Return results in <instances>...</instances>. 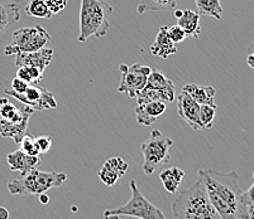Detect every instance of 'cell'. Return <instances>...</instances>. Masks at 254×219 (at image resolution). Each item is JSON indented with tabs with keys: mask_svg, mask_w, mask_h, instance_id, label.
I'll return each mask as SVG.
<instances>
[{
	"mask_svg": "<svg viewBox=\"0 0 254 219\" xmlns=\"http://www.w3.org/2000/svg\"><path fill=\"white\" fill-rule=\"evenodd\" d=\"M147 87L149 88H154V89H159V91L165 92L167 94L168 97L172 98L175 101V85H173L172 81L170 78L166 77L162 72H159L157 70H152V72L149 73L148 76V81H147Z\"/></svg>",
	"mask_w": 254,
	"mask_h": 219,
	"instance_id": "ffe728a7",
	"label": "cell"
},
{
	"mask_svg": "<svg viewBox=\"0 0 254 219\" xmlns=\"http://www.w3.org/2000/svg\"><path fill=\"white\" fill-rule=\"evenodd\" d=\"M249 52H254V43H252V44L248 47V50H247V53H249Z\"/></svg>",
	"mask_w": 254,
	"mask_h": 219,
	"instance_id": "f35d334b",
	"label": "cell"
},
{
	"mask_svg": "<svg viewBox=\"0 0 254 219\" xmlns=\"http://www.w3.org/2000/svg\"><path fill=\"white\" fill-rule=\"evenodd\" d=\"M25 13L29 17L39 18V19H51L52 13L48 9L45 0H32L28 5L25 6Z\"/></svg>",
	"mask_w": 254,
	"mask_h": 219,
	"instance_id": "d4e9b609",
	"label": "cell"
},
{
	"mask_svg": "<svg viewBox=\"0 0 254 219\" xmlns=\"http://www.w3.org/2000/svg\"><path fill=\"white\" fill-rule=\"evenodd\" d=\"M167 36H168V38H170L171 41L175 43V44L184 42L185 39L187 38L186 33H185L184 29H182L179 24L167 27Z\"/></svg>",
	"mask_w": 254,
	"mask_h": 219,
	"instance_id": "f1b7e54d",
	"label": "cell"
},
{
	"mask_svg": "<svg viewBox=\"0 0 254 219\" xmlns=\"http://www.w3.org/2000/svg\"><path fill=\"white\" fill-rule=\"evenodd\" d=\"M0 117L11 122H18L23 117V108H18L8 97L0 98Z\"/></svg>",
	"mask_w": 254,
	"mask_h": 219,
	"instance_id": "cb8c5ba5",
	"label": "cell"
},
{
	"mask_svg": "<svg viewBox=\"0 0 254 219\" xmlns=\"http://www.w3.org/2000/svg\"><path fill=\"white\" fill-rule=\"evenodd\" d=\"M175 15L177 18V24L184 29L186 37H193L198 38L201 34V27H200V17L197 11L186 9V10H176Z\"/></svg>",
	"mask_w": 254,
	"mask_h": 219,
	"instance_id": "2e32d148",
	"label": "cell"
},
{
	"mask_svg": "<svg viewBox=\"0 0 254 219\" xmlns=\"http://www.w3.org/2000/svg\"><path fill=\"white\" fill-rule=\"evenodd\" d=\"M19 149L22 151H24L25 154H28V155L39 156V151L36 145V137H33L32 135H28V133H25L24 137L20 140Z\"/></svg>",
	"mask_w": 254,
	"mask_h": 219,
	"instance_id": "83f0119b",
	"label": "cell"
},
{
	"mask_svg": "<svg viewBox=\"0 0 254 219\" xmlns=\"http://www.w3.org/2000/svg\"><path fill=\"white\" fill-rule=\"evenodd\" d=\"M176 6V0H140L137 11L139 15H144L149 11L175 10Z\"/></svg>",
	"mask_w": 254,
	"mask_h": 219,
	"instance_id": "7402d4cb",
	"label": "cell"
},
{
	"mask_svg": "<svg viewBox=\"0 0 254 219\" xmlns=\"http://www.w3.org/2000/svg\"><path fill=\"white\" fill-rule=\"evenodd\" d=\"M4 93L6 96L14 97L15 100L22 102L24 106L31 107L34 111H42V110L57 107V101L52 92L47 91L38 85H29L24 93H15L11 89H6Z\"/></svg>",
	"mask_w": 254,
	"mask_h": 219,
	"instance_id": "9c48e42d",
	"label": "cell"
},
{
	"mask_svg": "<svg viewBox=\"0 0 254 219\" xmlns=\"http://www.w3.org/2000/svg\"><path fill=\"white\" fill-rule=\"evenodd\" d=\"M151 53L152 56L161 57L163 59H167L168 57L177 53L176 44L167 36V25H163L159 28L153 44L151 45Z\"/></svg>",
	"mask_w": 254,
	"mask_h": 219,
	"instance_id": "e0dca14e",
	"label": "cell"
},
{
	"mask_svg": "<svg viewBox=\"0 0 254 219\" xmlns=\"http://www.w3.org/2000/svg\"><path fill=\"white\" fill-rule=\"evenodd\" d=\"M34 110H32L28 106L23 107V117L20 121L11 122L8 120L0 119V136L5 139H13L17 145H19L20 140L24 137L28 129L29 119L34 114Z\"/></svg>",
	"mask_w": 254,
	"mask_h": 219,
	"instance_id": "8fae6325",
	"label": "cell"
},
{
	"mask_svg": "<svg viewBox=\"0 0 254 219\" xmlns=\"http://www.w3.org/2000/svg\"><path fill=\"white\" fill-rule=\"evenodd\" d=\"M28 86L29 84L20 80L19 77L13 78V81H11V91H14L15 93H24L25 89L28 88Z\"/></svg>",
	"mask_w": 254,
	"mask_h": 219,
	"instance_id": "d6a6232c",
	"label": "cell"
},
{
	"mask_svg": "<svg viewBox=\"0 0 254 219\" xmlns=\"http://www.w3.org/2000/svg\"><path fill=\"white\" fill-rule=\"evenodd\" d=\"M36 145L39 154L47 153L52 146V137L50 135H39L36 137Z\"/></svg>",
	"mask_w": 254,
	"mask_h": 219,
	"instance_id": "f546056e",
	"label": "cell"
},
{
	"mask_svg": "<svg viewBox=\"0 0 254 219\" xmlns=\"http://www.w3.org/2000/svg\"><path fill=\"white\" fill-rule=\"evenodd\" d=\"M216 115V105H200V122L202 129H210L214 126Z\"/></svg>",
	"mask_w": 254,
	"mask_h": 219,
	"instance_id": "4316f807",
	"label": "cell"
},
{
	"mask_svg": "<svg viewBox=\"0 0 254 219\" xmlns=\"http://www.w3.org/2000/svg\"><path fill=\"white\" fill-rule=\"evenodd\" d=\"M104 219H140V218L123 216V214H104Z\"/></svg>",
	"mask_w": 254,
	"mask_h": 219,
	"instance_id": "836d02e7",
	"label": "cell"
},
{
	"mask_svg": "<svg viewBox=\"0 0 254 219\" xmlns=\"http://www.w3.org/2000/svg\"><path fill=\"white\" fill-rule=\"evenodd\" d=\"M129 185L131 190L130 199L120 207L108 209L104 214H123L140 219H166L165 213L142 194L140 189L137 186V181L130 180Z\"/></svg>",
	"mask_w": 254,
	"mask_h": 219,
	"instance_id": "52a82bcc",
	"label": "cell"
},
{
	"mask_svg": "<svg viewBox=\"0 0 254 219\" xmlns=\"http://www.w3.org/2000/svg\"><path fill=\"white\" fill-rule=\"evenodd\" d=\"M9 216H10V213H9L8 209L5 207H0V219H9Z\"/></svg>",
	"mask_w": 254,
	"mask_h": 219,
	"instance_id": "d590c367",
	"label": "cell"
},
{
	"mask_svg": "<svg viewBox=\"0 0 254 219\" xmlns=\"http://www.w3.org/2000/svg\"><path fill=\"white\" fill-rule=\"evenodd\" d=\"M113 11V6L105 0H81L78 42L85 43L91 37H105L109 32Z\"/></svg>",
	"mask_w": 254,
	"mask_h": 219,
	"instance_id": "3957f363",
	"label": "cell"
},
{
	"mask_svg": "<svg viewBox=\"0 0 254 219\" xmlns=\"http://www.w3.org/2000/svg\"><path fill=\"white\" fill-rule=\"evenodd\" d=\"M197 13L204 17H211L220 20L223 14V6L220 0H195Z\"/></svg>",
	"mask_w": 254,
	"mask_h": 219,
	"instance_id": "603a6c76",
	"label": "cell"
},
{
	"mask_svg": "<svg viewBox=\"0 0 254 219\" xmlns=\"http://www.w3.org/2000/svg\"><path fill=\"white\" fill-rule=\"evenodd\" d=\"M166 108H167V103L163 101H151V102L137 105L135 115H137L138 124L143 126L152 125L165 114Z\"/></svg>",
	"mask_w": 254,
	"mask_h": 219,
	"instance_id": "9a60e30c",
	"label": "cell"
},
{
	"mask_svg": "<svg viewBox=\"0 0 254 219\" xmlns=\"http://www.w3.org/2000/svg\"><path fill=\"white\" fill-rule=\"evenodd\" d=\"M240 200H242V204L247 209L251 208V207H254V183L249 186L248 190H246L244 193L240 194Z\"/></svg>",
	"mask_w": 254,
	"mask_h": 219,
	"instance_id": "4dcf8cb0",
	"label": "cell"
},
{
	"mask_svg": "<svg viewBox=\"0 0 254 219\" xmlns=\"http://www.w3.org/2000/svg\"><path fill=\"white\" fill-rule=\"evenodd\" d=\"M17 77L20 80L25 81L29 85H38L43 78V72L39 71L36 67H29V66H20L18 67L17 71Z\"/></svg>",
	"mask_w": 254,
	"mask_h": 219,
	"instance_id": "484cf974",
	"label": "cell"
},
{
	"mask_svg": "<svg viewBox=\"0 0 254 219\" xmlns=\"http://www.w3.org/2000/svg\"><path fill=\"white\" fill-rule=\"evenodd\" d=\"M247 64L251 67L252 70H254V52H249L247 56Z\"/></svg>",
	"mask_w": 254,
	"mask_h": 219,
	"instance_id": "e575fe53",
	"label": "cell"
},
{
	"mask_svg": "<svg viewBox=\"0 0 254 219\" xmlns=\"http://www.w3.org/2000/svg\"><path fill=\"white\" fill-rule=\"evenodd\" d=\"M53 58V50L51 48H42L36 52L29 53H17L15 54V66H29L36 67L39 71L45 72V70L50 66Z\"/></svg>",
	"mask_w": 254,
	"mask_h": 219,
	"instance_id": "4fadbf2b",
	"label": "cell"
},
{
	"mask_svg": "<svg viewBox=\"0 0 254 219\" xmlns=\"http://www.w3.org/2000/svg\"><path fill=\"white\" fill-rule=\"evenodd\" d=\"M248 219H254V207L248 208Z\"/></svg>",
	"mask_w": 254,
	"mask_h": 219,
	"instance_id": "74e56055",
	"label": "cell"
},
{
	"mask_svg": "<svg viewBox=\"0 0 254 219\" xmlns=\"http://www.w3.org/2000/svg\"><path fill=\"white\" fill-rule=\"evenodd\" d=\"M45 1L50 11L52 13V15L59 14L60 11L64 10V6L67 5V4L64 3V0H45Z\"/></svg>",
	"mask_w": 254,
	"mask_h": 219,
	"instance_id": "1f68e13d",
	"label": "cell"
},
{
	"mask_svg": "<svg viewBox=\"0 0 254 219\" xmlns=\"http://www.w3.org/2000/svg\"><path fill=\"white\" fill-rule=\"evenodd\" d=\"M172 139L163 135L158 129H154L149 135L148 140L140 146L143 155V172L151 176L156 169L170 161V149L172 147Z\"/></svg>",
	"mask_w": 254,
	"mask_h": 219,
	"instance_id": "5b68a950",
	"label": "cell"
},
{
	"mask_svg": "<svg viewBox=\"0 0 254 219\" xmlns=\"http://www.w3.org/2000/svg\"><path fill=\"white\" fill-rule=\"evenodd\" d=\"M66 180H67L66 173L42 172L36 168L20 179L11 180L8 184V190L13 195L38 197L43 193H47L51 189L60 188Z\"/></svg>",
	"mask_w": 254,
	"mask_h": 219,
	"instance_id": "277c9868",
	"label": "cell"
},
{
	"mask_svg": "<svg viewBox=\"0 0 254 219\" xmlns=\"http://www.w3.org/2000/svg\"><path fill=\"white\" fill-rule=\"evenodd\" d=\"M6 161H8V165L11 172H19L22 176L28 174L31 170L36 169L42 163L39 156L28 155V154H25L20 149L8 154Z\"/></svg>",
	"mask_w": 254,
	"mask_h": 219,
	"instance_id": "5bb4252c",
	"label": "cell"
},
{
	"mask_svg": "<svg viewBox=\"0 0 254 219\" xmlns=\"http://www.w3.org/2000/svg\"><path fill=\"white\" fill-rule=\"evenodd\" d=\"M172 212L176 219H221L209 200L206 189L200 179L175 198Z\"/></svg>",
	"mask_w": 254,
	"mask_h": 219,
	"instance_id": "7a4b0ae2",
	"label": "cell"
},
{
	"mask_svg": "<svg viewBox=\"0 0 254 219\" xmlns=\"http://www.w3.org/2000/svg\"><path fill=\"white\" fill-rule=\"evenodd\" d=\"M119 71L120 82L118 92L126 94L127 97L135 98L147 85L152 68L140 63H134L131 66L122 63L119 66Z\"/></svg>",
	"mask_w": 254,
	"mask_h": 219,
	"instance_id": "ba28073f",
	"label": "cell"
},
{
	"mask_svg": "<svg viewBox=\"0 0 254 219\" xmlns=\"http://www.w3.org/2000/svg\"><path fill=\"white\" fill-rule=\"evenodd\" d=\"M184 177L185 172L179 167H171L159 174V180L162 181L163 188L170 194H176Z\"/></svg>",
	"mask_w": 254,
	"mask_h": 219,
	"instance_id": "d6986e66",
	"label": "cell"
},
{
	"mask_svg": "<svg viewBox=\"0 0 254 219\" xmlns=\"http://www.w3.org/2000/svg\"><path fill=\"white\" fill-rule=\"evenodd\" d=\"M253 179H254V173H253Z\"/></svg>",
	"mask_w": 254,
	"mask_h": 219,
	"instance_id": "60d3db41",
	"label": "cell"
},
{
	"mask_svg": "<svg viewBox=\"0 0 254 219\" xmlns=\"http://www.w3.org/2000/svg\"><path fill=\"white\" fill-rule=\"evenodd\" d=\"M38 200L41 203H42V204H47V203H50V197H48L47 194H46V193H43V194H41V195H38Z\"/></svg>",
	"mask_w": 254,
	"mask_h": 219,
	"instance_id": "8d00e7d4",
	"label": "cell"
},
{
	"mask_svg": "<svg viewBox=\"0 0 254 219\" xmlns=\"http://www.w3.org/2000/svg\"><path fill=\"white\" fill-rule=\"evenodd\" d=\"M20 20V8L14 3H0V33Z\"/></svg>",
	"mask_w": 254,
	"mask_h": 219,
	"instance_id": "44dd1931",
	"label": "cell"
},
{
	"mask_svg": "<svg viewBox=\"0 0 254 219\" xmlns=\"http://www.w3.org/2000/svg\"><path fill=\"white\" fill-rule=\"evenodd\" d=\"M181 91L190 94L198 105H215L216 89L212 86H200L197 84L184 85Z\"/></svg>",
	"mask_w": 254,
	"mask_h": 219,
	"instance_id": "ac0fdd59",
	"label": "cell"
},
{
	"mask_svg": "<svg viewBox=\"0 0 254 219\" xmlns=\"http://www.w3.org/2000/svg\"><path fill=\"white\" fill-rule=\"evenodd\" d=\"M67 1H68V0H64V3H66V4H67Z\"/></svg>",
	"mask_w": 254,
	"mask_h": 219,
	"instance_id": "ab89813d",
	"label": "cell"
},
{
	"mask_svg": "<svg viewBox=\"0 0 254 219\" xmlns=\"http://www.w3.org/2000/svg\"><path fill=\"white\" fill-rule=\"evenodd\" d=\"M51 42V36L42 25L19 28L13 33V41L4 49L5 56H15L17 53H29L45 48Z\"/></svg>",
	"mask_w": 254,
	"mask_h": 219,
	"instance_id": "8992f818",
	"label": "cell"
},
{
	"mask_svg": "<svg viewBox=\"0 0 254 219\" xmlns=\"http://www.w3.org/2000/svg\"><path fill=\"white\" fill-rule=\"evenodd\" d=\"M129 165L126 160L119 156H113L108 159L99 170V179L105 184L106 186H114L120 177H123L128 170Z\"/></svg>",
	"mask_w": 254,
	"mask_h": 219,
	"instance_id": "7c38bea8",
	"label": "cell"
},
{
	"mask_svg": "<svg viewBox=\"0 0 254 219\" xmlns=\"http://www.w3.org/2000/svg\"><path fill=\"white\" fill-rule=\"evenodd\" d=\"M177 112L179 116L193 130H204L200 122V105L184 91H181L177 97Z\"/></svg>",
	"mask_w": 254,
	"mask_h": 219,
	"instance_id": "30bf717a",
	"label": "cell"
},
{
	"mask_svg": "<svg viewBox=\"0 0 254 219\" xmlns=\"http://www.w3.org/2000/svg\"><path fill=\"white\" fill-rule=\"evenodd\" d=\"M198 179L206 189L207 197L221 219H248V209L242 204L239 176L232 170H198Z\"/></svg>",
	"mask_w": 254,
	"mask_h": 219,
	"instance_id": "6da1fadb",
	"label": "cell"
}]
</instances>
